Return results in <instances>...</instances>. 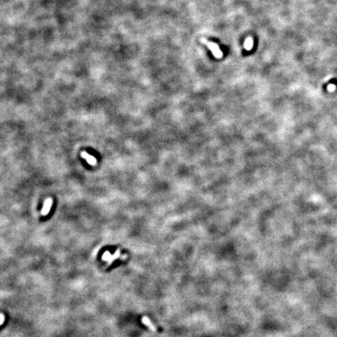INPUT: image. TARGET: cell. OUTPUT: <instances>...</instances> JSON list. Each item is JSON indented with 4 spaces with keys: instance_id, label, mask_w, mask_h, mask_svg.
<instances>
[{
    "instance_id": "obj_1",
    "label": "cell",
    "mask_w": 337,
    "mask_h": 337,
    "mask_svg": "<svg viewBox=\"0 0 337 337\" xmlns=\"http://www.w3.org/2000/svg\"><path fill=\"white\" fill-rule=\"evenodd\" d=\"M202 42H204L205 44L207 45L208 46V48H209L210 49H211V51L212 52V53L215 55V56L217 57V58H221V57H222V52L220 51L219 48V46L215 44V43H212V42H208V41H205V40L204 39H202Z\"/></svg>"
},
{
    "instance_id": "obj_2",
    "label": "cell",
    "mask_w": 337,
    "mask_h": 337,
    "mask_svg": "<svg viewBox=\"0 0 337 337\" xmlns=\"http://www.w3.org/2000/svg\"><path fill=\"white\" fill-rule=\"evenodd\" d=\"M119 251H116L114 255H111L109 252L106 251V252H105L104 254H103L102 259L105 260V261H108L109 264H111L112 262H113L116 258H119Z\"/></svg>"
},
{
    "instance_id": "obj_3",
    "label": "cell",
    "mask_w": 337,
    "mask_h": 337,
    "mask_svg": "<svg viewBox=\"0 0 337 337\" xmlns=\"http://www.w3.org/2000/svg\"><path fill=\"white\" fill-rule=\"evenodd\" d=\"M52 205H53V200L51 198L47 199L46 201H45V202L44 206H43V208H42V216H46V215H48V212H49V211H50L51 209Z\"/></svg>"
},
{
    "instance_id": "obj_4",
    "label": "cell",
    "mask_w": 337,
    "mask_h": 337,
    "mask_svg": "<svg viewBox=\"0 0 337 337\" xmlns=\"http://www.w3.org/2000/svg\"><path fill=\"white\" fill-rule=\"evenodd\" d=\"M81 156L84 159H85L87 160V162H88V163L90 164V165H96V159L94 157V156H92V155H89L88 153L85 152V151H84V152H82L81 154Z\"/></svg>"
},
{
    "instance_id": "obj_5",
    "label": "cell",
    "mask_w": 337,
    "mask_h": 337,
    "mask_svg": "<svg viewBox=\"0 0 337 337\" xmlns=\"http://www.w3.org/2000/svg\"><path fill=\"white\" fill-rule=\"evenodd\" d=\"M141 321H142L143 324H145L146 326L148 327L149 329H151L153 332H156V331H157L156 328L154 326V325L152 324V322H151V321L149 320L148 317H143L142 319H141Z\"/></svg>"
},
{
    "instance_id": "obj_6",
    "label": "cell",
    "mask_w": 337,
    "mask_h": 337,
    "mask_svg": "<svg viewBox=\"0 0 337 337\" xmlns=\"http://www.w3.org/2000/svg\"><path fill=\"white\" fill-rule=\"evenodd\" d=\"M252 46H253V42H252V39H251V38H248L247 40H246V42H245V48H246V49H247V50H250V49H251Z\"/></svg>"
},
{
    "instance_id": "obj_7",
    "label": "cell",
    "mask_w": 337,
    "mask_h": 337,
    "mask_svg": "<svg viewBox=\"0 0 337 337\" xmlns=\"http://www.w3.org/2000/svg\"><path fill=\"white\" fill-rule=\"evenodd\" d=\"M3 321H4V317H3V314H2V322H1V324L3 323Z\"/></svg>"
}]
</instances>
